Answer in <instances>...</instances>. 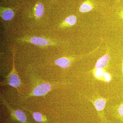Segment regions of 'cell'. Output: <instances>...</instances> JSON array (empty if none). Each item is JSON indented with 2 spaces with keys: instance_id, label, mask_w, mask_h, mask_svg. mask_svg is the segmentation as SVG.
I'll use <instances>...</instances> for the list:
<instances>
[{
  "instance_id": "1",
  "label": "cell",
  "mask_w": 123,
  "mask_h": 123,
  "mask_svg": "<svg viewBox=\"0 0 123 123\" xmlns=\"http://www.w3.org/2000/svg\"><path fill=\"white\" fill-rule=\"evenodd\" d=\"M62 82H43L36 86L31 91L26 98L32 97H40L43 96L47 94L53 88L57 86L65 85Z\"/></svg>"
},
{
  "instance_id": "18",
  "label": "cell",
  "mask_w": 123,
  "mask_h": 123,
  "mask_svg": "<svg viewBox=\"0 0 123 123\" xmlns=\"http://www.w3.org/2000/svg\"><path fill=\"white\" fill-rule=\"evenodd\" d=\"M120 0H117V1H119Z\"/></svg>"
},
{
  "instance_id": "9",
  "label": "cell",
  "mask_w": 123,
  "mask_h": 123,
  "mask_svg": "<svg viewBox=\"0 0 123 123\" xmlns=\"http://www.w3.org/2000/svg\"><path fill=\"white\" fill-rule=\"evenodd\" d=\"M93 5L89 0H87L83 2L79 8V10L82 13L89 12L93 8Z\"/></svg>"
},
{
  "instance_id": "4",
  "label": "cell",
  "mask_w": 123,
  "mask_h": 123,
  "mask_svg": "<svg viewBox=\"0 0 123 123\" xmlns=\"http://www.w3.org/2000/svg\"><path fill=\"white\" fill-rule=\"evenodd\" d=\"M26 40L36 46H45L52 45L53 43L45 38L38 37H33L29 38Z\"/></svg>"
},
{
  "instance_id": "15",
  "label": "cell",
  "mask_w": 123,
  "mask_h": 123,
  "mask_svg": "<svg viewBox=\"0 0 123 123\" xmlns=\"http://www.w3.org/2000/svg\"><path fill=\"white\" fill-rule=\"evenodd\" d=\"M103 77H104L105 80L107 82H109L110 81L111 79V75L105 72L104 73Z\"/></svg>"
},
{
  "instance_id": "13",
  "label": "cell",
  "mask_w": 123,
  "mask_h": 123,
  "mask_svg": "<svg viewBox=\"0 0 123 123\" xmlns=\"http://www.w3.org/2000/svg\"><path fill=\"white\" fill-rule=\"evenodd\" d=\"M117 112L121 123H123V102L117 107Z\"/></svg>"
},
{
  "instance_id": "8",
  "label": "cell",
  "mask_w": 123,
  "mask_h": 123,
  "mask_svg": "<svg viewBox=\"0 0 123 123\" xmlns=\"http://www.w3.org/2000/svg\"><path fill=\"white\" fill-rule=\"evenodd\" d=\"M106 104V100L103 98H98L94 102L93 104L95 107L98 112L102 111Z\"/></svg>"
},
{
  "instance_id": "12",
  "label": "cell",
  "mask_w": 123,
  "mask_h": 123,
  "mask_svg": "<svg viewBox=\"0 0 123 123\" xmlns=\"http://www.w3.org/2000/svg\"><path fill=\"white\" fill-rule=\"evenodd\" d=\"M32 115L35 120L39 123H42L46 120L42 114L39 112H33Z\"/></svg>"
},
{
  "instance_id": "17",
  "label": "cell",
  "mask_w": 123,
  "mask_h": 123,
  "mask_svg": "<svg viewBox=\"0 0 123 123\" xmlns=\"http://www.w3.org/2000/svg\"><path fill=\"white\" fill-rule=\"evenodd\" d=\"M122 71H123V66H122Z\"/></svg>"
},
{
  "instance_id": "6",
  "label": "cell",
  "mask_w": 123,
  "mask_h": 123,
  "mask_svg": "<svg viewBox=\"0 0 123 123\" xmlns=\"http://www.w3.org/2000/svg\"><path fill=\"white\" fill-rule=\"evenodd\" d=\"M55 63L57 66L63 68H68L72 63L68 57H66L59 58L55 61Z\"/></svg>"
},
{
  "instance_id": "16",
  "label": "cell",
  "mask_w": 123,
  "mask_h": 123,
  "mask_svg": "<svg viewBox=\"0 0 123 123\" xmlns=\"http://www.w3.org/2000/svg\"><path fill=\"white\" fill-rule=\"evenodd\" d=\"M119 16L121 18L123 19V9L119 13Z\"/></svg>"
},
{
  "instance_id": "3",
  "label": "cell",
  "mask_w": 123,
  "mask_h": 123,
  "mask_svg": "<svg viewBox=\"0 0 123 123\" xmlns=\"http://www.w3.org/2000/svg\"><path fill=\"white\" fill-rule=\"evenodd\" d=\"M1 98L4 105H5L9 110L11 112V114L14 118L18 121L23 123H29L27 121L26 116L24 112L22 110H14L8 105V103L5 100V99L1 96Z\"/></svg>"
},
{
  "instance_id": "7",
  "label": "cell",
  "mask_w": 123,
  "mask_h": 123,
  "mask_svg": "<svg viewBox=\"0 0 123 123\" xmlns=\"http://www.w3.org/2000/svg\"><path fill=\"white\" fill-rule=\"evenodd\" d=\"M1 17L5 21L12 20L14 17V12L10 9H4L1 11Z\"/></svg>"
},
{
  "instance_id": "14",
  "label": "cell",
  "mask_w": 123,
  "mask_h": 123,
  "mask_svg": "<svg viewBox=\"0 0 123 123\" xmlns=\"http://www.w3.org/2000/svg\"><path fill=\"white\" fill-rule=\"evenodd\" d=\"M95 76L98 79H101L104 76L105 72L103 69H98L94 70Z\"/></svg>"
},
{
  "instance_id": "2",
  "label": "cell",
  "mask_w": 123,
  "mask_h": 123,
  "mask_svg": "<svg viewBox=\"0 0 123 123\" xmlns=\"http://www.w3.org/2000/svg\"><path fill=\"white\" fill-rule=\"evenodd\" d=\"M13 67L12 70L10 73L4 81L0 82L1 85H9L12 87L16 88L18 92H19L18 88L21 85V81L18 76V74L15 68L14 62V53L13 51Z\"/></svg>"
},
{
  "instance_id": "19",
  "label": "cell",
  "mask_w": 123,
  "mask_h": 123,
  "mask_svg": "<svg viewBox=\"0 0 123 123\" xmlns=\"http://www.w3.org/2000/svg\"></svg>"
},
{
  "instance_id": "11",
  "label": "cell",
  "mask_w": 123,
  "mask_h": 123,
  "mask_svg": "<svg viewBox=\"0 0 123 123\" xmlns=\"http://www.w3.org/2000/svg\"><path fill=\"white\" fill-rule=\"evenodd\" d=\"M44 9L43 5L42 3H38L36 6L35 9V14L36 17L40 18L43 16Z\"/></svg>"
},
{
  "instance_id": "10",
  "label": "cell",
  "mask_w": 123,
  "mask_h": 123,
  "mask_svg": "<svg viewBox=\"0 0 123 123\" xmlns=\"http://www.w3.org/2000/svg\"><path fill=\"white\" fill-rule=\"evenodd\" d=\"M77 22L76 17L75 15H72L66 18L62 23V26H72L74 25Z\"/></svg>"
},
{
  "instance_id": "5",
  "label": "cell",
  "mask_w": 123,
  "mask_h": 123,
  "mask_svg": "<svg viewBox=\"0 0 123 123\" xmlns=\"http://www.w3.org/2000/svg\"><path fill=\"white\" fill-rule=\"evenodd\" d=\"M110 56L109 54V51L107 52L106 54L102 56L97 61L95 66L94 70L98 69H103L107 65L108 62L110 60Z\"/></svg>"
}]
</instances>
